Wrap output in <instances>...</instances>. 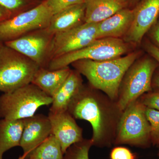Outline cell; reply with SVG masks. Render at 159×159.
<instances>
[{
    "label": "cell",
    "instance_id": "3957f363",
    "mask_svg": "<svg viewBox=\"0 0 159 159\" xmlns=\"http://www.w3.org/2000/svg\"><path fill=\"white\" fill-rule=\"evenodd\" d=\"M52 97L33 84L0 96V118L17 120L34 116L43 106L51 105Z\"/></svg>",
    "mask_w": 159,
    "mask_h": 159
},
{
    "label": "cell",
    "instance_id": "d590c367",
    "mask_svg": "<svg viewBox=\"0 0 159 159\" xmlns=\"http://www.w3.org/2000/svg\"></svg>",
    "mask_w": 159,
    "mask_h": 159
},
{
    "label": "cell",
    "instance_id": "d6a6232c",
    "mask_svg": "<svg viewBox=\"0 0 159 159\" xmlns=\"http://www.w3.org/2000/svg\"><path fill=\"white\" fill-rule=\"evenodd\" d=\"M132 1L133 3H137L139 2L141 0H132Z\"/></svg>",
    "mask_w": 159,
    "mask_h": 159
},
{
    "label": "cell",
    "instance_id": "f1b7e54d",
    "mask_svg": "<svg viewBox=\"0 0 159 159\" xmlns=\"http://www.w3.org/2000/svg\"><path fill=\"white\" fill-rule=\"evenodd\" d=\"M11 14L5 8L0 6V23L11 18Z\"/></svg>",
    "mask_w": 159,
    "mask_h": 159
},
{
    "label": "cell",
    "instance_id": "836d02e7",
    "mask_svg": "<svg viewBox=\"0 0 159 159\" xmlns=\"http://www.w3.org/2000/svg\"><path fill=\"white\" fill-rule=\"evenodd\" d=\"M3 45H4V43L0 40V49H1V48H2V46Z\"/></svg>",
    "mask_w": 159,
    "mask_h": 159
},
{
    "label": "cell",
    "instance_id": "ac0fdd59",
    "mask_svg": "<svg viewBox=\"0 0 159 159\" xmlns=\"http://www.w3.org/2000/svg\"><path fill=\"white\" fill-rule=\"evenodd\" d=\"M84 3L87 23L100 22L125 8L117 0H84Z\"/></svg>",
    "mask_w": 159,
    "mask_h": 159
},
{
    "label": "cell",
    "instance_id": "7a4b0ae2",
    "mask_svg": "<svg viewBox=\"0 0 159 159\" xmlns=\"http://www.w3.org/2000/svg\"><path fill=\"white\" fill-rule=\"evenodd\" d=\"M138 55L139 53L133 52L124 57L102 61L80 60L71 65L86 77L90 85L117 101L123 77Z\"/></svg>",
    "mask_w": 159,
    "mask_h": 159
},
{
    "label": "cell",
    "instance_id": "ffe728a7",
    "mask_svg": "<svg viewBox=\"0 0 159 159\" xmlns=\"http://www.w3.org/2000/svg\"><path fill=\"white\" fill-rule=\"evenodd\" d=\"M64 154L59 142L51 134L28 153L25 159H63Z\"/></svg>",
    "mask_w": 159,
    "mask_h": 159
},
{
    "label": "cell",
    "instance_id": "d4e9b609",
    "mask_svg": "<svg viewBox=\"0 0 159 159\" xmlns=\"http://www.w3.org/2000/svg\"><path fill=\"white\" fill-rule=\"evenodd\" d=\"M110 158V159H136L137 156L126 147L116 146L111 151Z\"/></svg>",
    "mask_w": 159,
    "mask_h": 159
},
{
    "label": "cell",
    "instance_id": "277c9868",
    "mask_svg": "<svg viewBox=\"0 0 159 159\" xmlns=\"http://www.w3.org/2000/svg\"><path fill=\"white\" fill-rule=\"evenodd\" d=\"M39 66L8 46L0 49V91L10 93L31 83Z\"/></svg>",
    "mask_w": 159,
    "mask_h": 159
},
{
    "label": "cell",
    "instance_id": "8992f818",
    "mask_svg": "<svg viewBox=\"0 0 159 159\" xmlns=\"http://www.w3.org/2000/svg\"><path fill=\"white\" fill-rule=\"evenodd\" d=\"M129 50L128 43L120 39H98L83 48L52 60L46 69L56 70L63 68L80 60L102 61L115 59L121 57Z\"/></svg>",
    "mask_w": 159,
    "mask_h": 159
},
{
    "label": "cell",
    "instance_id": "5bb4252c",
    "mask_svg": "<svg viewBox=\"0 0 159 159\" xmlns=\"http://www.w3.org/2000/svg\"><path fill=\"white\" fill-rule=\"evenodd\" d=\"M134 17L133 10L124 8L111 17L98 23L97 39L119 38L128 32Z\"/></svg>",
    "mask_w": 159,
    "mask_h": 159
},
{
    "label": "cell",
    "instance_id": "4dcf8cb0",
    "mask_svg": "<svg viewBox=\"0 0 159 159\" xmlns=\"http://www.w3.org/2000/svg\"><path fill=\"white\" fill-rule=\"evenodd\" d=\"M119 2L122 3L124 6H125L127 4L131 1V0H117Z\"/></svg>",
    "mask_w": 159,
    "mask_h": 159
},
{
    "label": "cell",
    "instance_id": "484cf974",
    "mask_svg": "<svg viewBox=\"0 0 159 159\" xmlns=\"http://www.w3.org/2000/svg\"><path fill=\"white\" fill-rule=\"evenodd\" d=\"M139 99L146 107L159 111V91L148 93Z\"/></svg>",
    "mask_w": 159,
    "mask_h": 159
},
{
    "label": "cell",
    "instance_id": "603a6c76",
    "mask_svg": "<svg viewBox=\"0 0 159 159\" xmlns=\"http://www.w3.org/2000/svg\"><path fill=\"white\" fill-rule=\"evenodd\" d=\"M145 114L150 125L151 143L159 145V111L146 107Z\"/></svg>",
    "mask_w": 159,
    "mask_h": 159
},
{
    "label": "cell",
    "instance_id": "8fae6325",
    "mask_svg": "<svg viewBox=\"0 0 159 159\" xmlns=\"http://www.w3.org/2000/svg\"><path fill=\"white\" fill-rule=\"evenodd\" d=\"M133 10L132 23L125 35L127 43H139L159 16V0H141Z\"/></svg>",
    "mask_w": 159,
    "mask_h": 159
},
{
    "label": "cell",
    "instance_id": "4fadbf2b",
    "mask_svg": "<svg viewBox=\"0 0 159 159\" xmlns=\"http://www.w3.org/2000/svg\"><path fill=\"white\" fill-rule=\"evenodd\" d=\"M52 134L51 122L48 116L39 114L24 119V129L20 147L28 154Z\"/></svg>",
    "mask_w": 159,
    "mask_h": 159
},
{
    "label": "cell",
    "instance_id": "cb8c5ba5",
    "mask_svg": "<svg viewBox=\"0 0 159 159\" xmlns=\"http://www.w3.org/2000/svg\"><path fill=\"white\" fill-rule=\"evenodd\" d=\"M53 15L70 6L84 3V0H47Z\"/></svg>",
    "mask_w": 159,
    "mask_h": 159
},
{
    "label": "cell",
    "instance_id": "83f0119b",
    "mask_svg": "<svg viewBox=\"0 0 159 159\" xmlns=\"http://www.w3.org/2000/svg\"><path fill=\"white\" fill-rule=\"evenodd\" d=\"M151 36L159 48V19L154 25L151 32Z\"/></svg>",
    "mask_w": 159,
    "mask_h": 159
},
{
    "label": "cell",
    "instance_id": "d6986e66",
    "mask_svg": "<svg viewBox=\"0 0 159 159\" xmlns=\"http://www.w3.org/2000/svg\"><path fill=\"white\" fill-rule=\"evenodd\" d=\"M24 127V119L0 120V158L7 151L20 146Z\"/></svg>",
    "mask_w": 159,
    "mask_h": 159
},
{
    "label": "cell",
    "instance_id": "f546056e",
    "mask_svg": "<svg viewBox=\"0 0 159 159\" xmlns=\"http://www.w3.org/2000/svg\"><path fill=\"white\" fill-rule=\"evenodd\" d=\"M154 85L159 88V74L155 76L153 80Z\"/></svg>",
    "mask_w": 159,
    "mask_h": 159
},
{
    "label": "cell",
    "instance_id": "30bf717a",
    "mask_svg": "<svg viewBox=\"0 0 159 159\" xmlns=\"http://www.w3.org/2000/svg\"><path fill=\"white\" fill-rule=\"evenodd\" d=\"M54 35L47 28L31 31L4 44L29 57L40 67L46 69L48 52Z\"/></svg>",
    "mask_w": 159,
    "mask_h": 159
},
{
    "label": "cell",
    "instance_id": "9c48e42d",
    "mask_svg": "<svg viewBox=\"0 0 159 159\" xmlns=\"http://www.w3.org/2000/svg\"><path fill=\"white\" fill-rule=\"evenodd\" d=\"M97 26L98 23H84L54 34L47 56V66L52 60L83 48L97 39Z\"/></svg>",
    "mask_w": 159,
    "mask_h": 159
},
{
    "label": "cell",
    "instance_id": "52a82bcc",
    "mask_svg": "<svg viewBox=\"0 0 159 159\" xmlns=\"http://www.w3.org/2000/svg\"><path fill=\"white\" fill-rule=\"evenodd\" d=\"M156 62L146 57L134 62L126 71L119 88L117 102L124 111L146 92L152 90Z\"/></svg>",
    "mask_w": 159,
    "mask_h": 159
},
{
    "label": "cell",
    "instance_id": "1f68e13d",
    "mask_svg": "<svg viewBox=\"0 0 159 159\" xmlns=\"http://www.w3.org/2000/svg\"><path fill=\"white\" fill-rule=\"evenodd\" d=\"M27 155H28L27 153H23L22 155L20 156L18 159H25ZM0 159H2V158H0Z\"/></svg>",
    "mask_w": 159,
    "mask_h": 159
},
{
    "label": "cell",
    "instance_id": "2e32d148",
    "mask_svg": "<svg viewBox=\"0 0 159 159\" xmlns=\"http://www.w3.org/2000/svg\"><path fill=\"white\" fill-rule=\"evenodd\" d=\"M83 84L80 74L76 70H71L68 77L52 97L50 111L57 113L67 111L71 101Z\"/></svg>",
    "mask_w": 159,
    "mask_h": 159
},
{
    "label": "cell",
    "instance_id": "5b68a950",
    "mask_svg": "<svg viewBox=\"0 0 159 159\" xmlns=\"http://www.w3.org/2000/svg\"><path fill=\"white\" fill-rule=\"evenodd\" d=\"M146 107L138 99L123 111L114 145H129L145 148L150 145V125L145 114Z\"/></svg>",
    "mask_w": 159,
    "mask_h": 159
},
{
    "label": "cell",
    "instance_id": "7c38bea8",
    "mask_svg": "<svg viewBox=\"0 0 159 159\" xmlns=\"http://www.w3.org/2000/svg\"><path fill=\"white\" fill-rule=\"evenodd\" d=\"M52 128V134L61 145L64 154L68 148L83 140V129L77 125L75 119L68 111L48 115Z\"/></svg>",
    "mask_w": 159,
    "mask_h": 159
},
{
    "label": "cell",
    "instance_id": "4316f807",
    "mask_svg": "<svg viewBox=\"0 0 159 159\" xmlns=\"http://www.w3.org/2000/svg\"><path fill=\"white\" fill-rule=\"evenodd\" d=\"M146 49L148 53L159 63V48L153 44L148 43Z\"/></svg>",
    "mask_w": 159,
    "mask_h": 159
},
{
    "label": "cell",
    "instance_id": "9a60e30c",
    "mask_svg": "<svg viewBox=\"0 0 159 159\" xmlns=\"http://www.w3.org/2000/svg\"><path fill=\"white\" fill-rule=\"evenodd\" d=\"M85 5L76 4L53 15L47 29L55 34L68 31L85 23Z\"/></svg>",
    "mask_w": 159,
    "mask_h": 159
},
{
    "label": "cell",
    "instance_id": "44dd1931",
    "mask_svg": "<svg viewBox=\"0 0 159 159\" xmlns=\"http://www.w3.org/2000/svg\"><path fill=\"white\" fill-rule=\"evenodd\" d=\"M43 2L39 0H0V6L9 11L12 17L34 8Z\"/></svg>",
    "mask_w": 159,
    "mask_h": 159
},
{
    "label": "cell",
    "instance_id": "e575fe53",
    "mask_svg": "<svg viewBox=\"0 0 159 159\" xmlns=\"http://www.w3.org/2000/svg\"><path fill=\"white\" fill-rule=\"evenodd\" d=\"M39 1H42V2H43V1H45V0H39Z\"/></svg>",
    "mask_w": 159,
    "mask_h": 159
},
{
    "label": "cell",
    "instance_id": "6da1fadb",
    "mask_svg": "<svg viewBox=\"0 0 159 159\" xmlns=\"http://www.w3.org/2000/svg\"><path fill=\"white\" fill-rule=\"evenodd\" d=\"M67 111L74 119L86 120L90 123L93 146L102 148L113 145L123 112L116 101L89 84H83Z\"/></svg>",
    "mask_w": 159,
    "mask_h": 159
},
{
    "label": "cell",
    "instance_id": "ba28073f",
    "mask_svg": "<svg viewBox=\"0 0 159 159\" xmlns=\"http://www.w3.org/2000/svg\"><path fill=\"white\" fill-rule=\"evenodd\" d=\"M53 16L45 0L34 8L0 23V40L4 43L34 30L46 29Z\"/></svg>",
    "mask_w": 159,
    "mask_h": 159
},
{
    "label": "cell",
    "instance_id": "7402d4cb",
    "mask_svg": "<svg viewBox=\"0 0 159 159\" xmlns=\"http://www.w3.org/2000/svg\"><path fill=\"white\" fill-rule=\"evenodd\" d=\"M93 146L91 139H83L68 148L64 154L63 159H89V152Z\"/></svg>",
    "mask_w": 159,
    "mask_h": 159
},
{
    "label": "cell",
    "instance_id": "e0dca14e",
    "mask_svg": "<svg viewBox=\"0 0 159 159\" xmlns=\"http://www.w3.org/2000/svg\"><path fill=\"white\" fill-rule=\"evenodd\" d=\"M71 71L69 66L56 70L40 68L31 83L52 97L68 77Z\"/></svg>",
    "mask_w": 159,
    "mask_h": 159
}]
</instances>
